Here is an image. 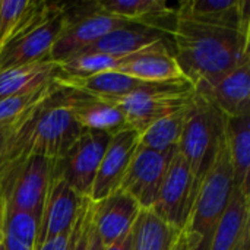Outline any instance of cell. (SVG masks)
<instances>
[{"label": "cell", "mask_w": 250, "mask_h": 250, "mask_svg": "<svg viewBox=\"0 0 250 250\" xmlns=\"http://www.w3.org/2000/svg\"><path fill=\"white\" fill-rule=\"evenodd\" d=\"M180 230L164 223L151 209H141L132 227V250H173Z\"/></svg>", "instance_id": "cb8c5ba5"}, {"label": "cell", "mask_w": 250, "mask_h": 250, "mask_svg": "<svg viewBox=\"0 0 250 250\" xmlns=\"http://www.w3.org/2000/svg\"><path fill=\"white\" fill-rule=\"evenodd\" d=\"M250 198L236 186L208 250H249Z\"/></svg>", "instance_id": "d6986e66"}, {"label": "cell", "mask_w": 250, "mask_h": 250, "mask_svg": "<svg viewBox=\"0 0 250 250\" xmlns=\"http://www.w3.org/2000/svg\"><path fill=\"white\" fill-rule=\"evenodd\" d=\"M193 97L195 89L190 82L188 79H179L171 82H157L149 88L123 97L101 100L114 104L123 113L129 129L141 133L154 122L190 104Z\"/></svg>", "instance_id": "8992f818"}, {"label": "cell", "mask_w": 250, "mask_h": 250, "mask_svg": "<svg viewBox=\"0 0 250 250\" xmlns=\"http://www.w3.org/2000/svg\"><path fill=\"white\" fill-rule=\"evenodd\" d=\"M29 4L31 0H0V45L10 38Z\"/></svg>", "instance_id": "83f0119b"}, {"label": "cell", "mask_w": 250, "mask_h": 250, "mask_svg": "<svg viewBox=\"0 0 250 250\" xmlns=\"http://www.w3.org/2000/svg\"><path fill=\"white\" fill-rule=\"evenodd\" d=\"M166 32L157 28L145 26L141 23H130L123 28H117L91 45L85 47L79 54H110V56H126L158 42L166 41ZM75 57V56H73Z\"/></svg>", "instance_id": "ac0fdd59"}, {"label": "cell", "mask_w": 250, "mask_h": 250, "mask_svg": "<svg viewBox=\"0 0 250 250\" xmlns=\"http://www.w3.org/2000/svg\"><path fill=\"white\" fill-rule=\"evenodd\" d=\"M195 246H196L195 237L190 236V234L183 229V230L180 231L177 240H176V245H174L173 250H192V248H195Z\"/></svg>", "instance_id": "1f68e13d"}, {"label": "cell", "mask_w": 250, "mask_h": 250, "mask_svg": "<svg viewBox=\"0 0 250 250\" xmlns=\"http://www.w3.org/2000/svg\"><path fill=\"white\" fill-rule=\"evenodd\" d=\"M67 22L66 4L51 19L0 45V72L48 59L50 50Z\"/></svg>", "instance_id": "7c38bea8"}, {"label": "cell", "mask_w": 250, "mask_h": 250, "mask_svg": "<svg viewBox=\"0 0 250 250\" xmlns=\"http://www.w3.org/2000/svg\"><path fill=\"white\" fill-rule=\"evenodd\" d=\"M176 149L155 151L138 145L119 189L132 196L141 209H152Z\"/></svg>", "instance_id": "ba28073f"}, {"label": "cell", "mask_w": 250, "mask_h": 250, "mask_svg": "<svg viewBox=\"0 0 250 250\" xmlns=\"http://www.w3.org/2000/svg\"><path fill=\"white\" fill-rule=\"evenodd\" d=\"M0 250H3V246H1V240H0Z\"/></svg>", "instance_id": "d590c367"}, {"label": "cell", "mask_w": 250, "mask_h": 250, "mask_svg": "<svg viewBox=\"0 0 250 250\" xmlns=\"http://www.w3.org/2000/svg\"><path fill=\"white\" fill-rule=\"evenodd\" d=\"M54 160L28 157L0 167V199L4 212H25L40 223Z\"/></svg>", "instance_id": "5b68a950"}, {"label": "cell", "mask_w": 250, "mask_h": 250, "mask_svg": "<svg viewBox=\"0 0 250 250\" xmlns=\"http://www.w3.org/2000/svg\"><path fill=\"white\" fill-rule=\"evenodd\" d=\"M174 57L195 91L208 88L250 62V26L230 28L174 16Z\"/></svg>", "instance_id": "6da1fadb"}, {"label": "cell", "mask_w": 250, "mask_h": 250, "mask_svg": "<svg viewBox=\"0 0 250 250\" xmlns=\"http://www.w3.org/2000/svg\"><path fill=\"white\" fill-rule=\"evenodd\" d=\"M114 72L144 82H171L186 79L166 41L132 54L120 56Z\"/></svg>", "instance_id": "9a60e30c"}, {"label": "cell", "mask_w": 250, "mask_h": 250, "mask_svg": "<svg viewBox=\"0 0 250 250\" xmlns=\"http://www.w3.org/2000/svg\"><path fill=\"white\" fill-rule=\"evenodd\" d=\"M138 141L139 133L133 129H125L111 136L94 180L89 196L91 202H98L120 188L122 179L138 148Z\"/></svg>", "instance_id": "5bb4252c"}, {"label": "cell", "mask_w": 250, "mask_h": 250, "mask_svg": "<svg viewBox=\"0 0 250 250\" xmlns=\"http://www.w3.org/2000/svg\"><path fill=\"white\" fill-rule=\"evenodd\" d=\"M7 129L9 127H0V167L3 166V157H4V148H6Z\"/></svg>", "instance_id": "836d02e7"}, {"label": "cell", "mask_w": 250, "mask_h": 250, "mask_svg": "<svg viewBox=\"0 0 250 250\" xmlns=\"http://www.w3.org/2000/svg\"><path fill=\"white\" fill-rule=\"evenodd\" d=\"M89 205L91 201L86 204L81 215L78 217L73 230L70 233L69 250H86V239H88V221H89Z\"/></svg>", "instance_id": "f1b7e54d"}, {"label": "cell", "mask_w": 250, "mask_h": 250, "mask_svg": "<svg viewBox=\"0 0 250 250\" xmlns=\"http://www.w3.org/2000/svg\"><path fill=\"white\" fill-rule=\"evenodd\" d=\"M250 62L223 76L214 85L195 91L226 117L250 116Z\"/></svg>", "instance_id": "2e32d148"}, {"label": "cell", "mask_w": 250, "mask_h": 250, "mask_svg": "<svg viewBox=\"0 0 250 250\" xmlns=\"http://www.w3.org/2000/svg\"><path fill=\"white\" fill-rule=\"evenodd\" d=\"M111 135L83 129L72 146L54 160L53 176L64 180L79 196L89 199L94 180Z\"/></svg>", "instance_id": "52a82bcc"}, {"label": "cell", "mask_w": 250, "mask_h": 250, "mask_svg": "<svg viewBox=\"0 0 250 250\" xmlns=\"http://www.w3.org/2000/svg\"><path fill=\"white\" fill-rule=\"evenodd\" d=\"M224 122L226 116L195 92L193 107L177 145L192 176V208L201 183L217 155L224 135Z\"/></svg>", "instance_id": "277c9868"}, {"label": "cell", "mask_w": 250, "mask_h": 250, "mask_svg": "<svg viewBox=\"0 0 250 250\" xmlns=\"http://www.w3.org/2000/svg\"><path fill=\"white\" fill-rule=\"evenodd\" d=\"M88 202L89 199L79 196L64 180L51 176L37 229L35 249L54 237L70 236L78 217Z\"/></svg>", "instance_id": "30bf717a"}, {"label": "cell", "mask_w": 250, "mask_h": 250, "mask_svg": "<svg viewBox=\"0 0 250 250\" xmlns=\"http://www.w3.org/2000/svg\"><path fill=\"white\" fill-rule=\"evenodd\" d=\"M176 16L230 28L250 26L249 3L245 0H190L179 6Z\"/></svg>", "instance_id": "ffe728a7"}, {"label": "cell", "mask_w": 250, "mask_h": 250, "mask_svg": "<svg viewBox=\"0 0 250 250\" xmlns=\"http://www.w3.org/2000/svg\"><path fill=\"white\" fill-rule=\"evenodd\" d=\"M104 250H132V230L116 240L113 245L104 248Z\"/></svg>", "instance_id": "d6a6232c"}, {"label": "cell", "mask_w": 250, "mask_h": 250, "mask_svg": "<svg viewBox=\"0 0 250 250\" xmlns=\"http://www.w3.org/2000/svg\"><path fill=\"white\" fill-rule=\"evenodd\" d=\"M95 6L114 18L157 28L166 34L168 32L158 22L176 16V10L163 0H98L95 1Z\"/></svg>", "instance_id": "603a6c76"}, {"label": "cell", "mask_w": 250, "mask_h": 250, "mask_svg": "<svg viewBox=\"0 0 250 250\" xmlns=\"http://www.w3.org/2000/svg\"><path fill=\"white\" fill-rule=\"evenodd\" d=\"M193 101H195V97L190 101V104H188L182 110L149 125L145 130L139 133L138 145L149 148V149H155V151H168V149L177 148L185 125L192 111Z\"/></svg>", "instance_id": "d4e9b609"}, {"label": "cell", "mask_w": 250, "mask_h": 250, "mask_svg": "<svg viewBox=\"0 0 250 250\" xmlns=\"http://www.w3.org/2000/svg\"><path fill=\"white\" fill-rule=\"evenodd\" d=\"M69 108L82 129L105 132L111 136L129 129L123 113L114 104L75 88H70Z\"/></svg>", "instance_id": "e0dca14e"}, {"label": "cell", "mask_w": 250, "mask_h": 250, "mask_svg": "<svg viewBox=\"0 0 250 250\" xmlns=\"http://www.w3.org/2000/svg\"><path fill=\"white\" fill-rule=\"evenodd\" d=\"M38 223L25 212H4L1 217L3 250H35Z\"/></svg>", "instance_id": "484cf974"}, {"label": "cell", "mask_w": 250, "mask_h": 250, "mask_svg": "<svg viewBox=\"0 0 250 250\" xmlns=\"http://www.w3.org/2000/svg\"><path fill=\"white\" fill-rule=\"evenodd\" d=\"M233 190L234 176L223 135L214 163L201 183L189 221L185 227V230L196 240V246L192 250L209 249L214 234L227 211Z\"/></svg>", "instance_id": "3957f363"}, {"label": "cell", "mask_w": 250, "mask_h": 250, "mask_svg": "<svg viewBox=\"0 0 250 250\" xmlns=\"http://www.w3.org/2000/svg\"><path fill=\"white\" fill-rule=\"evenodd\" d=\"M69 240H70V236L54 237V239L42 243L40 248H37L35 250H69Z\"/></svg>", "instance_id": "f546056e"}, {"label": "cell", "mask_w": 250, "mask_h": 250, "mask_svg": "<svg viewBox=\"0 0 250 250\" xmlns=\"http://www.w3.org/2000/svg\"><path fill=\"white\" fill-rule=\"evenodd\" d=\"M62 66L50 59L0 72V100L31 92L62 78Z\"/></svg>", "instance_id": "44dd1931"}, {"label": "cell", "mask_w": 250, "mask_h": 250, "mask_svg": "<svg viewBox=\"0 0 250 250\" xmlns=\"http://www.w3.org/2000/svg\"><path fill=\"white\" fill-rule=\"evenodd\" d=\"M151 211L180 231L189 221L192 212V176L177 149L167 167L158 198Z\"/></svg>", "instance_id": "8fae6325"}, {"label": "cell", "mask_w": 250, "mask_h": 250, "mask_svg": "<svg viewBox=\"0 0 250 250\" xmlns=\"http://www.w3.org/2000/svg\"><path fill=\"white\" fill-rule=\"evenodd\" d=\"M56 81L48 82L22 95L1 98L0 100V127H10L15 123H18L31 108L40 104L51 92Z\"/></svg>", "instance_id": "4316f807"}, {"label": "cell", "mask_w": 250, "mask_h": 250, "mask_svg": "<svg viewBox=\"0 0 250 250\" xmlns=\"http://www.w3.org/2000/svg\"><path fill=\"white\" fill-rule=\"evenodd\" d=\"M224 139L231 161L234 186L250 198V116L226 117Z\"/></svg>", "instance_id": "7402d4cb"}, {"label": "cell", "mask_w": 250, "mask_h": 250, "mask_svg": "<svg viewBox=\"0 0 250 250\" xmlns=\"http://www.w3.org/2000/svg\"><path fill=\"white\" fill-rule=\"evenodd\" d=\"M70 88L56 81L51 92L7 129L3 166L28 157L59 160L82 133L69 108Z\"/></svg>", "instance_id": "7a4b0ae2"}, {"label": "cell", "mask_w": 250, "mask_h": 250, "mask_svg": "<svg viewBox=\"0 0 250 250\" xmlns=\"http://www.w3.org/2000/svg\"><path fill=\"white\" fill-rule=\"evenodd\" d=\"M1 217H3V207H1V199H0V240H1Z\"/></svg>", "instance_id": "e575fe53"}, {"label": "cell", "mask_w": 250, "mask_h": 250, "mask_svg": "<svg viewBox=\"0 0 250 250\" xmlns=\"http://www.w3.org/2000/svg\"><path fill=\"white\" fill-rule=\"evenodd\" d=\"M141 212L138 202L122 189L91 202V221L104 248L129 233Z\"/></svg>", "instance_id": "4fadbf2b"}, {"label": "cell", "mask_w": 250, "mask_h": 250, "mask_svg": "<svg viewBox=\"0 0 250 250\" xmlns=\"http://www.w3.org/2000/svg\"><path fill=\"white\" fill-rule=\"evenodd\" d=\"M86 250H104V246L92 226L91 221V205H89V221H88V239H86Z\"/></svg>", "instance_id": "4dcf8cb0"}, {"label": "cell", "mask_w": 250, "mask_h": 250, "mask_svg": "<svg viewBox=\"0 0 250 250\" xmlns=\"http://www.w3.org/2000/svg\"><path fill=\"white\" fill-rule=\"evenodd\" d=\"M67 22L60 32L59 38L53 44L50 50L48 59L56 63H63L78 53H81L85 47L91 45L105 34L130 25V22L114 18L111 15H107L101 12L95 3L94 10L91 12H79L78 16H72L67 12Z\"/></svg>", "instance_id": "9c48e42d"}]
</instances>
